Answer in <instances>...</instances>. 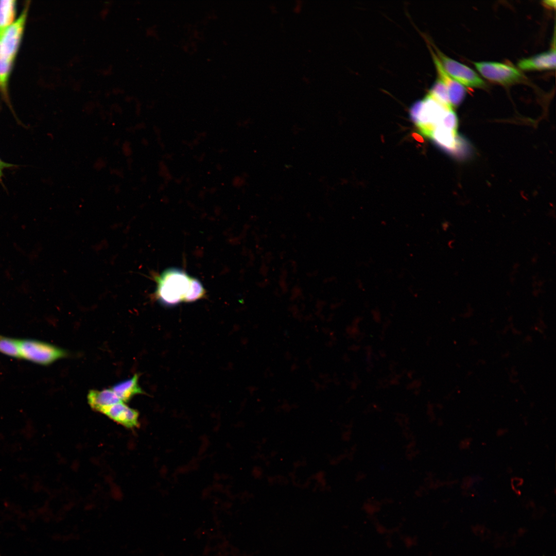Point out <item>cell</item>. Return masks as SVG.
<instances>
[{"label":"cell","mask_w":556,"mask_h":556,"mask_svg":"<svg viewBox=\"0 0 556 556\" xmlns=\"http://www.w3.org/2000/svg\"><path fill=\"white\" fill-rule=\"evenodd\" d=\"M29 4L21 14L0 34V90L7 96L8 79L19 50L26 21Z\"/></svg>","instance_id":"cell-1"},{"label":"cell","mask_w":556,"mask_h":556,"mask_svg":"<svg viewBox=\"0 0 556 556\" xmlns=\"http://www.w3.org/2000/svg\"><path fill=\"white\" fill-rule=\"evenodd\" d=\"M194 277L181 269L175 268L165 270L155 277L158 300L165 305H173L185 302Z\"/></svg>","instance_id":"cell-2"},{"label":"cell","mask_w":556,"mask_h":556,"mask_svg":"<svg viewBox=\"0 0 556 556\" xmlns=\"http://www.w3.org/2000/svg\"><path fill=\"white\" fill-rule=\"evenodd\" d=\"M453 107L446 105L427 94L416 101L409 110L410 117L419 132L430 138L433 130L442 124L446 115Z\"/></svg>","instance_id":"cell-3"},{"label":"cell","mask_w":556,"mask_h":556,"mask_svg":"<svg viewBox=\"0 0 556 556\" xmlns=\"http://www.w3.org/2000/svg\"><path fill=\"white\" fill-rule=\"evenodd\" d=\"M21 359L43 366L67 356V352L47 342L35 339H20Z\"/></svg>","instance_id":"cell-4"},{"label":"cell","mask_w":556,"mask_h":556,"mask_svg":"<svg viewBox=\"0 0 556 556\" xmlns=\"http://www.w3.org/2000/svg\"><path fill=\"white\" fill-rule=\"evenodd\" d=\"M424 38L432 48L445 71L451 78L464 86L481 89L486 86L485 82L473 70L447 56L427 37L424 36Z\"/></svg>","instance_id":"cell-5"},{"label":"cell","mask_w":556,"mask_h":556,"mask_svg":"<svg viewBox=\"0 0 556 556\" xmlns=\"http://www.w3.org/2000/svg\"><path fill=\"white\" fill-rule=\"evenodd\" d=\"M473 63L483 77L502 85L515 83L523 78L521 73L516 68L504 63L490 61Z\"/></svg>","instance_id":"cell-6"},{"label":"cell","mask_w":556,"mask_h":556,"mask_svg":"<svg viewBox=\"0 0 556 556\" xmlns=\"http://www.w3.org/2000/svg\"><path fill=\"white\" fill-rule=\"evenodd\" d=\"M426 43L436 68L438 78L443 82L447 88L451 105L453 107H457L464 100L466 94V90L463 85L451 78L445 71L432 48L428 43L427 42Z\"/></svg>","instance_id":"cell-7"},{"label":"cell","mask_w":556,"mask_h":556,"mask_svg":"<svg viewBox=\"0 0 556 556\" xmlns=\"http://www.w3.org/2000/svg\"><path fill=\"white\" fill-rule=\"evenodd\" d=\"M439 147L450 153L456 154L461 148V138L457 130H451L443 126L437 127L430 138Z\"/></svg>","instance_id":"cell-8"},{"label":"cell","mask_w":556,"mask_h":556,"mask_svg":"<svg viewBox=\"0 0 556 556\" xmlns=\"http://www.w3.org/2000/svg\"><path fill=\"white\" fill-rule=\"evenodd\" d=\"M517 66L523 71H544L555 70L556 67L555 48L524 58L519 61Z\"/></svg>","instance_id":"cell-9"},{"label":"cell","mask_w":556,"mask_h":556,"mask_svg":"<svg viewBox=\"0 0 556 556\" xmlns=\"http://www.w3.org/2000/svg\"><path fill=\"white\" fill-rule=\"evenodd\" d=\"M102 413L128 428H134L138 425V412L124 402L112 405L105 409Z\"/></svg>","instance_id":"cell-10"},{"label":"cell","mask_w":556,"mask_h":556,"mask_svg":"<svg viewBox=\"0 0 556 556\" xmlns=\"http://www.w3.org/2000/svg\"><path fill=\"white\" fill-rule=\"evenodd\" d=\"M87 398L91 407L100 412L112 405L123 402L111 388L101 390H91Z\"/></svg>","instance_id":"cell-11"},{"label":"cell","mask_w":556,"mask_h":556,"mask_svg":"<svg viewBox=\"0 0 556 556\" xmlns=\"http://www.w3.org/2000/svg\"><path fill=\"white\" fill-rule=\"evenodd\" d=\"M123 402H128L134 395L144 394L138 384V375L115 384L111 388Z\"/></svg>","instance_id":"cell-12"},{"label":"cell","mask_w":556,"mask_h":556,"mask_svg":"<svg viewBox=\"0 0 556 556\" xmlns=\"http://www.w3.org/2000/svg\"><path fill=\"white\" fill-rule=\"evenodd\" d=\"M16 1L0 0V34L15 21Z\"/></svg>","instance_id":"cell-13"},{"label":"cell","mask_w":556,"mask_h":556,"mask_svg":"<svg viewBox=\"0 0 556 556\" xmlns=\"http://www.w3.org/2000/svg\"><path fill=\"white\" fill-rule=\"evenodd\" d=\"M0 352L14 358L21 359L20 339L0 335Z\"/></svg>","instance_id":"cell-14"},{"label":"cell","mask_w":556,"mask_h":556,"mask_svg":"<svg viewBox=\"0 0 556 556\" xmlns=\"http://www.w3.org/2000/svg\"><path fill=\"white\" fill-rule=\"evenodd\" d=\"M428 93L440 102L453 107L449 100L447 88L438 78L434 82Z\"/></svg>","instance_id":"cell-15"},{"label":"cell","mask_w":556,"mask_h":556,"mask_svg":"<svg viewBox=\"0 0 556 556\" xmlns=\"http://www.w3.org/2000/svg\"><path fill=\"white\" fill-rule=\"evenodd\" d=\"M12 166H13V164L6 163L0 159V181L2 180V178L3 176V170L5 168L11 167Z\"/></svg>","instance_id":"cell-16"},{"label":"cell","mask_w":556,"mask_h":556,"mask_svg":"<svg viewBox=\"0 0 556 556\" xmlns=\"http://www.w3.org/2000/svg\"><path fill=\"white\" fill-rule=\"evenodd\" d=\"M545 5L549 7L555 8L556 2L555 0H547L543 2Z\"/></svg>","instance_id":"cell-17"},{"label":"cell","mask_w":556,"mask_h":556,"mask_svg":"<svg viewBox=\"0 0 556 556\" xmlns=\"http://www.w3.org/2000/svg\"><path fill=\"white\" fill-rule=\"evenodd\" d=\"M413 136L416 139V140H417V141H418L419 142H422L423 141L422 137L421 135H419V134H418L416 133H414L413 134Z\"/></svg>","instance_id":"cell-18"}]
</instances>
